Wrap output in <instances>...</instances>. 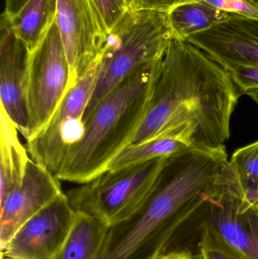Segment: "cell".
<instances>
[{"label": "cell", "instance_id": "obj_1", "mask_svg": "<svg viewBox=\"0 0 258 259\" xmlns=\"http://www.w3.org/2000/svg\"><path fill=\"white\" fill-rule=\"evenodd\" d=\"M240 97L230 73L221 65L190 42L173 39L148 112L132 143L171 137L196 149L225 147Z\"/></svg>", "mask_w": 258, "mask_h": 259}, {"label": "cell", "instance_id": "obj_2", "mask_svg": "<svg viewBox=\"0 0 258 259\" xmlns=\"http://www.w3.org/2000/svg\"><path fill=\"white\" fill-rule=\"evenodd\" d=\"M228 161L226 147H190L168 157L137 212L109 228L97 259L162 257L179 226L213 191Z\"/></svg>", "mask_w": 258, "mask_h": 259}, {"label": "cell", "instance_id": "obj_3", "mask_svg": "<svg viewBox=\"0 0 258 259\" xmlns=\"http://www.w3.org/2000/svg\"><path fill=\"white\" fill-rule=\"evenodd\" d=\"M162 60L124 79L97 105L58 174L60 181L82 184L94 179L131 144L148 112Z\"/></svg>", "mask_w": 258, "mask_h": 259}, {"label": "cell", "instance_id": "obj_4", "mask_svg": "<svg viewBox=\"0 0 258 259\" xmlns=\"http://www.w3.org/2000/svg\"><path fill=\"white\" fill-rule=\"evenodd\" d=\"M173 39L167 11L129 9L108 33L84 120L124 79L162 61Z\"/></svg>", "mask_w": 258, "mask_h": 259}, {"label": "cell", "instance_id": "obj_5", "mask_svg": "<svg viewBox=\"0 0 258 259\" xmlns=\"http://www.w3.org/2000/svg\"><path fill=\"white\" fill-rule=\"evenodd\" d=\"M203 228L221 236L248 259H258V203L244 196L230 161L213 191L183 221L164 254L177 253L180 246Z\"/></svg>", "mask_w": 258, "mask_h": 259}, {"label": "cell", "instance_id": "obj_6", "mask_svg": "<svg viewBox=\"0 0 258 259\" xmlns=\"http://www.w3.org/2000/svg\"><path fill=\"white\" fill-rule=\"evenodd\" d=\"M167 158L106 170L65 194L74 211L95 218L111 228L131 219L142 207Z\"/></svg>", "mask_w": 258, "mask_h": 259}, {"label": "cell", "instance_id": "obj_7", "mask_svg": "<svg viewBox=\"0 0 258 259\" xmlns=\"http://www.w3.org/2000/svg\"><path fill=\"white\" fill-rule=\"evenodd\" d=\"M71 88L69 64L55 21L30 53L26 90L28 115L26 140L45 126Z\"/></svg>", "mask_w": 258, "mask_h": 259}, {"label": "cell", "instance_id": "obj_8", "mask_svg": "<svg viewBox=\"0 0 258 259\" xmlns=\"http://www.w3.org/2000/svg\"><path fill=\"white\" fill-rule=\"evenodd\" d=\"M98 74V62L71 88L42 129L27 140L30 158L57 177L70 149L81 139L84 114Z\"/></svg>", "mask_w": 258, "mask_h": 259}, {"label": "cell", "instance_id": "obj_9", "mask_svg": "<svg viewBox=\"0 0 258 259\" xmlns=\"http://www.w3.org/2000/svg\"><path fill=\"white\" fill-rule=\"evenodd\" d=\"M56 21L72 88L98 60L109 33L92 0H58Z\"/></svg>", "mask_w": 258, "mask_h": 259}, {"label": "cell", "instance_id": "obj_10", "mask_svg": "<svg viewBox=\"0 0 258 259\" xmlns=\"http://www.w3.org/2000/svg\"><path fill=\"white\" fill-rule=\"evenodd\" d=\"M76 216L64 193L27 221L2 253L21 259H54L68 238Z\"/></svg>", "mask_w": 258, "mask_h": 259}, {"label": "cell", "instance_id": "obj_11", "mask_svg": "<svg viewBox=\"0 0 258 259\" xmlns=\"http://www.w3.org/2000/svg\"><path fill=\"white\" fill-rule=\"evenodd\" d=\"M63 193L60 180L30 158L21 184L0 202L2 252L27 221Z\"/></svg>", "mask_w": 258, "mask_h": 259}, {"label": "cell", "instance_id": "obj_12", "mask_svg": "<svg viewBox=\"0 0 258 259\" xmlns=\"http://www.w3.org/2000/svg\"><path fill=\"white\" fill-rule=\"evenodd\" d=\"M0 39V98L1 109L25 138L28 131L27 90L30 53L27 44L18 36L9 15L1 16Z\"/></svg>", "mask_w": 258, "mask_h": 259}, {"label": "cell", "instance_id": "obj_13", "mask_svg": "<svg viewBox=\"0 0 258 259\" xmlns=\"http://www.w3.org/2000/svg\"><path fill=\"white\" fill-rule=\"evenodd\" d=\"M186 41L222 67L258 66V20L233 14L227 21Z\"/></svg>", "mask_w": 258, "mask_h": 259}, {"label": "cell", "instance_id": "obj_14", "mask_svg": "<svg viewBox=\"0 0 258 259\" xmlns=\"http://www.w3.org/2000/svg\"><path fill=\"white\" fill-rule=\"evenodd\" d=\"M29 159L27 149L18 137V128L1 109L0 202L21 184Z\"/></svg>", "mask_w": 258, "mask_h": 259}, {"label": "cell", "instance_id": "obj_15", "mask_svg": "<svg viewBox=\"0 0 258 259\" xmlns=\"http://www.w3.org/2000/svg\"><path fill=\"white\" fill-rule=\"evenodd\" d=\"M174 39L186 41L191 36L213 28L233 14L196 1H186L167 11Z\"/></svg>", "mask_w": 258, "mask_h": 259}, {"label": "cell", "instance_id": "obj_16", "mask_svg": "<svg viewBox=\"0 0 258 259\" xmlns=\"http://www.w3.org/2000/svg\"><path fill=\"white\" fill-rule=\"evenodd\" d=\"M109 229L95 218L77 212L68 238L54 259L98 258Z\"/></svg>", "mask_w": 258, "mask_h": 259}, {"label": "cell", "instance_id": "obj_17", "mask_svg": "<svg viewBox=\"0 0 258 259\" xmlns=\"http://www.w3.org/2000/svg\"><path fill=\"white\" fill-rule=\"evenodd\" d=\"M58 0H29L13 18L12 27L30 52L38 47L56 21Z\"/></svg>", "mask_w": 258, "mask_h": 259}, {"label": "cell", "instance_id": "obj_18", "mask_svg": "<svg viewBox=\"0 0 258 259\" xmlns=\"http://www.w3.org/2000/svg\"><path fill=\"white\" fill-rule=\"evenodd\" d=\"M190 147L186 142L171 137L131 143L113 158L106 170H120L156 158H167Z\"/></svg>", "mask_w": 258, "mask_h": 259}, {"label": "cell", "instance_id": "obj_19", "mask_svg": "<svg viewBox=\"0 0 258 259\" xmlns=\"http://www.w3.org/2000/svg\"><path fill=\"white\" fill-rule=\"evenodd\" d=\"M177 253L190 254L197 259H248L209 228L194 234L180 246Z\"/></svg>", "mask_w": 258, "mask_h": 259}, {"label": "cell", "instance_id": "obj_20", "mask_svg": "<svg viewBox=\"0 0 258 259\" xmlns=\"http://www.w3.org/2000/svg\"><path fill=\"white\" fill-rule=\"evenodd\" d=\"M245 199L258 203V140L237 149L230 161Z\"/></svg>", "mask_w": 258, "mask_h": 259}, {"label": "cell", "instance_id": "obj_21", "mask_svg": "<svg viewBox=\"0 0 258 259\" xmlns=\"http://www.w3.org/2000/svg\"><path fill=\"white\" fill-rule=\"evenodd\" d=\"M210 5L216 9L250 19L258 20V0H186Z\"/></svg>", "mask_w": 258, "mask_h": 259}, {"label": "cell", "instance_id": "obj_22", "mask_svg": "<svg viewBox=\"0 0 258 259\" xmlns=\"http://www.w3.org/2000/svg\"><path fill=\"white\" fill-rule=\"evenodd\" d=\"M98 10L108 33L128 11L127 0H92Z\"/></svg>", "mask_w": 258, "mask_h": 259}, {"label": "cell", "instance_id": "obj_23", "mask_svg": "<svg viewBox=\"0 0 258 259\" xmlns=\"http://www.w3.org/2000/svg\"><path fill=\"white\" fill-rule=\"evenodd\" d=\"M223 68L230 73L241 96L258 89V66L227 65Z\"/></svg>", "mask_w": 258, "mask_h": 259}, {"label": "cell", "instance_id": "obj_24", "mask_svg": "<svg viewBox=\"0 0 258 259\" xmlns=\"http://www.w3.org/2000/svg\"><path fill=\"white\" fill-rule=\"evenodd\" d=\"M186 0H127L132 10L168 11Z\"/></svg>", "mask_w": 258, "mask_h": 259}, {"label": "cell", "instance_id": "obj_25", "mask_svg": "<svg viewBox=\"0 0 258 259\" xmlns=\"http://www.w3.org/2000/svg\"><path fill=\"white\" fill-rule=\"evenodd\" d=\"M28 1L29 0H6L4 12L10 18H13Z\"/></svg>", "mask_w": 258, "mask_h": 259}, {"label": "cell", "instance_id": "obj_26", "mask_svg": "<svg viewBox=\"0 0 258 259\" xmlns=\"http://www.w3.org/2000/svg\"><path fill=\"white\" fill-rule=\"evenodd\" d=\"M159 259H193V256L187 253H171L163 255Z\"/></svg>", "mask_w": 258, "mask_h": 259}, {"label": "cell", "instance_id": "obj_27", "mask_svg": "<svg viewBox=\"0 0 258 259\" xmlns=\"http://www.w3.org/2000/svg\"><path fill=\"white\" fill-rule=\"evenodd\" d=\"M245 94L248 95L251 100H254L258 105V89L251 90V91H248Z\"/></svg>", "mask_w": 258, "mask_h": 259}, {"label": "cell", "instance_id": "obj_28", "mask_svg": "<svg viewBox=\"0 0 258 259\" xmlns=\"http://www.w3.org/2000/svg\"><path fill=\"white\" fill-rule=\"evenodd\" d=\"M1 259H21L19 258H15V257L9 256L6 254L2 253Z\"/></svg>", "mask_w": 258, "mask_h": 259}, {"label": "cell", "instance_id": "obj_29", "mask_svg": "<svg viewBox=\"0 0 258 259\" xmlns=\"http://www.w3.org/2000/svg\"><path fill=\"white\" fill-rule=\"evenodd\" d=\"M158 259H159V258H158Z\"/></svg>", "mask_w": 258, "mask_h": 259}]
</instances>
